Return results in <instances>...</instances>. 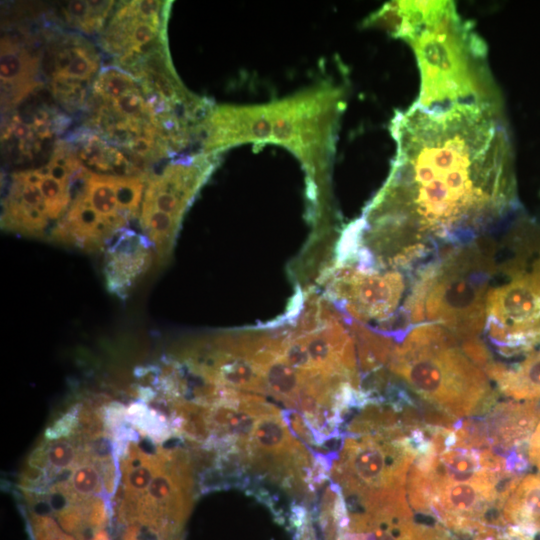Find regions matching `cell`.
I'll list each match as a JSON object with an SVG mask.
<instances>
[{
    "label": "cell",
    "instance_id": "6da1fadb",
    "mask_svg": "<svg viewBox=\"0 0 540 540\" xmlns=\"http://www.w3.org/2000/svg\"><path fill=\"white\" fill-rule=\"evenodd\" d=\"M501 108L414 102L396 112L389 176L352 224L355 244L376 266L419 269L520 213Z\"/></svg>",
    "mask_w": 540,
    "mask_h": 540
},
{
    "label": "cell",
    "instance_id": "7a4b0ae2",
    "mask_svg": "<svg viewBox=\"0 0 540 540\" xmlns=\"http://www.w3.org/2000/svg\"><path fill=\"white\" fill-rule=\"evenodd\" d=\"M345 103L341 87L321 84L263 104L214 105L199 126L198 152L220 155L249 143L285 147L307 174L317 214L326 207V186Z\"/></svg>",
    "mask_w": 540,
    "mask_h": 540
},
{
    "label": "cell",
    "instance_id": "3957f363",
    "mask_svg": "<svg viewBox=\"0 0 540 540\" xmlns=\"http://www.w3.org/2000/svg\"><path fill=\"white\" fill-rule=\"evenodd\" d=\"M375 27L407 42L420 71V106L462 102L501 106L487 46L453 1H392L374 13Z\"/></svg>",
    "mask_w": 540,
    "mask_h": 540
},
{
    "label": "cell",
    "instance_id": "277c9868",
    "mask_svg": "<svg viewBox=\"0 0 540 540\" xmlns=\"http://www.w3.org/2000/svg\"><path fill=\"white\" fill-rule=\"evenodd\" d=\"M486 292L477 341L504 358L540 345V226L529 220L495 233L482 249Z\"/></svg>",
    "mask_w": 540,
    "mask_h": 540
},
{
    "label": "cell",
    "instance_id": "5b68a950",
    "mask_svg": "<svg viewBox=\"0 0 540 540\" xmlns=\"http://www.w3.org/2000/svg\"><path fill=\"white\" fill-rule=\"evenodd\" d=\"M387 363L418 395L445 413L470 414L489 393L486 374L462 351L442 326L412 328Z\"/></svg>",
    "mask_w": 540,
    "mask_h": 540
},
{
    "label": "cell",
    "instance_id": "8992f818",
    "mask_svg": "<svg viewBox=\"0 0 540 540\" xmlns=\"http://www.w3.org/2000/svg\"><path fill=\"white\" fill-rule=\"evenodd\" d=\"M145 177H119L88 172L52 242L85 252L103 251L121 229L139 219Z\"/></svg>",
    "mask_w": 540,
    "mask_h": 540
},
{
    "label": "cell",
    "instance_id": "52a82bcc",
    "mask_svg": "<svg viewBox=\"0 0 540 540\" xmlns=\"http://www.w3.org/2000/svg\"><path fill=\"white\" fill-rule=\"evenodd\" d=\"M396 438L387 433L347 437L333 462L335 483L365 510L398 503L405 496L414 453L407 439Z\"/></svg>",
    "mask_w": 540,
    "mask_h": 540
},
{
    "label": "cell",
    "instance_id": "ba28073f",
    "mask_svg": "<svg viewBox=\"0 0 540 540\" xmlns=\"http://www.w3.org/2000/svg\"><path fill=\"white\" fill-rule=\"evenodd\" d=\"M218 163L219 155L195 151L170 159L149 175L138 220L159 264L168 261L185 213Z\"/></svg>",
    "mask_w": 540,
    "mask_h": 540
},
{
    "label": "cell",
    "instance_id": "9c48e42d",
    "mask_svg": "<svg viewBox=\"0 0 540 540\" xmlns=\"http://www.w3.org/2000/svg\"><path fill=\"white\" fill-rule=\"evenodd\" d=\"M40 70L43 84L62 111L84 110L101 69V55L78 32L63 31L53 23L41 31Z\"/></svg>",
    "mask_w": 540,
    "mask_h": 540
},
{
    "label": "cell",
    "instance_id": "30bf717a",
    "mask_svg": "<svg viewBox=\"0 0 540 540\" xmlns=\"http://www.w3.org/2000/svg\"><path fill=\"white\" fill-rule=\"evenodd\" d=\"M43 88L28 96L16 108L5 113L2 122V156L15 170L46 163L71 119L56 103L41 96Z\"/></svg>",
    "mask_w": 540,
    "mask_h": 540
},
{
    "label": "cell",
    "instance_id": "8fae6325",
    "mask_svg": "<svg viewBox=\"0 0 540 540\" xmlns=\"http://www.w3.org/2000/svg\"><path fill=\"white\" fill-rule=\"evenodd\" d=\"M170 1L121 2L99 37L112 65L124 70L167 44Z\"/></svg>",
    "mask_w": 540,
    "mask_h": 540
},
{
    "label": "cell",
    "instance_id": "7c38bea8",
    "mask_svg": "<svg viewBox=\"0 0 540 540\" xmlns=\"http://www.w3.org/2000/svg\"><path fill=\"white\" fill-rule=\"evenodd\" d=\"M4 34L1 38V106L13 110L28 96L44 87L40 55L42 36Z\"/></svg>",
    "mask_w": 540,
    "mask_h": 540
},
{
    "label": "cell",
    "instance_id": "4fadbf2b",
    "mask_svg": "<svg viewBox=\"0 0 540 540\" xmlns=\"http://www.w3.org/2000/svg\"><path fill=\"white\" fill-rule=\"evenodd\" d=\"M102 274L109 293L126 299L156 260L154 247L141 231L126 227L103 249Z\"/></svg>",
    "mask_w": 540,
    "mask_h": 540
},
{
    "label": "cell",
    "instance_id": "5bb4252c",
    "mask_svg": "<svg viewBox=\"0 0 540 540\" xmlns=\"http://www.w3.org/2000/svg\"><path fill=\"white\" fill-rule=\"evenodd\" d=\"M64 140L70 145L79 163L89 172L119 177H142L123 151L82 125L73 129Z\"/></svg>",
    "mask_w": 540,
    "mask_h": 540
},
{
    "label": "cell",
    "instance_id": "9a60e30c",
    "mask_svg": "<svg viewBox=\"0 0 540 540\" xmlns=\"http://www.w3.org/2000/svg\"><path fill=\"white\" fill-rule=\"evenodd\" d=\"M115 1H69L60 15L69 27L88 35L102 30Z\"/></svg>",
    "mask_w": 540,
    "mask_h": 540
},
{
    "label": "cell",
    "instance_id": "2e32d148",
    "mask_svg": "<svg viewBox=\"0 0 540 540\" xmlns=\"http://www.w3.org/2000/svg\"><path fill=\"white\" fill-rule=\"evenodd\" d=\"M72 486L78 494L90 495L99 491L100 475L93 465L79 467L71 476Z\"/></svg>",
    "mask_w": 540,
    "mask_h": 540
},
{
    "label": "cell",
    "instance_id": "e0dca14e",
    "mask_svg": "<svg viewBox=\"0 0 540 540\" xmlns=\"http://www.w3.org/2000/svg\"><path fill=\"white\" fill-rule=\"evenodd\" d=\"M48 463L56 469L68 467L72 464L76 452L74 447L66 442L59 441L53 443L46 452Z\"/></svg>",
    "mask_w": 540,
    "mask_h": 540
},
{
    "label": "cell",
    "instance_id": "ac0fdd59",
    "mask_svg": "<svg viewBox=\"0 0 540 540\" xmlns=\"http://www.w3.org/2000/svg\"><path fill=\"white\" fill-rule=\"evenodd\" d=\"M153 480V471L148 465H139L128 473V485L137 490H144L151 484Z\"/></svg>",
    "mask_w": 540,
    "mask_h": 540
},
{
    "label": "cell",
    "instance_id": "d6986e66",
    "mask_svg": "<svg viewBox=\"0 0 540 540\" xmlns=\"http://www.w3.org/2000/svg\"><path fill=\"white\" fill-rule=\"evenodd\" d=\"M528 458L540 470V419L528 443Z\"/></svg>",
    "mask_w": 540,
    "mask_h": 540
},
{
    "label": "cell",
    "instance_id": "ffe728a7",
    "mask_svg": "<svg viewBox=\"0 0 540 540\" xmlns=\"http://www.w3.org/2000/svg\"><path fill=\"white\" fill-rule=\"evenodd\" d=\"M389 524L386 521L380 522L376 531L372 532L366 540H396L397 536L393 534V528L388 531Z\"/></svg>",
    "mask_w": 540,
    "mask_h": 540
},
{
    "label": "cell",
    "instance_id": "44dd1931",
    "mask_svg": "<svg viewBox=\"0 0 540 540\" xmlns=\"http://www.w3.org/2000/svg\"><path fill=\"white\" fill-rule=\"evenodd\" d=\"M415 521L419 524L426 525V526H432L435 524V519L427 514L423 513H417L415 514Z\"/></svg>",
    "mask_w": 540,
    "mask_h": 540
},
{
    "label": "cell",
    "instance_id": "7402d4cb",
    "mask_svg": "<svg viewBox=\"0 0 540 540\" xmlns=\"http://www.w3.org/2000/svg\"><path fill=\"white\" fill-rule=\"evenodd\" d=\"M93 540H109V539L104 532H99L98 534H96Z\"/></svg>",
    "mask_w": 540,
    "mask_h": 540
},
{
    "label": "cell",
    "instance_id": "603a6c76",
    "mask_svg": "<svg viewBox=\"0 0 540 540\" xmlns=\"http://www.w3.org/2000/svg\"><path fill=\"white\" fill-rule=\"evenodd\" d=\"M128 540H135V538L134 537H129Z\"/></svg>",
    "mask_w": 540,
    "mask_h": 540
}]
</instances>
